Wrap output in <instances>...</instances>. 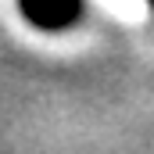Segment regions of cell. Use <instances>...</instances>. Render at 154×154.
I'll use <instances>...</instances> for the list:
<instances>
[{"label":"cell","instance_id":"cell-2","mask_svg":"<svg viewBox=\"0 0 154 154\" xmlns=\"http://www.w3.org/2000/svg\"><path fill=\"white\" fill-rule=\"evenodd\" d=\"M151 7H154V0H151Z\"/></svg>","mask_w":154,"mask_h":154},{"label":"cell","instance_id":"cell-1","mask_svg":"<svg viewBox=\"0 0 154 154\" xmlns=\"http://www.w3.org/2000/svg\"><path fill=\"white\" fill-rule=\"evenodd\" d=\"M18 7H22L25 22L43 32H61V29L75 25L82 14V0H18Z\"/></svg>","mask_w":154,"mask_h":154}]
</instances>
